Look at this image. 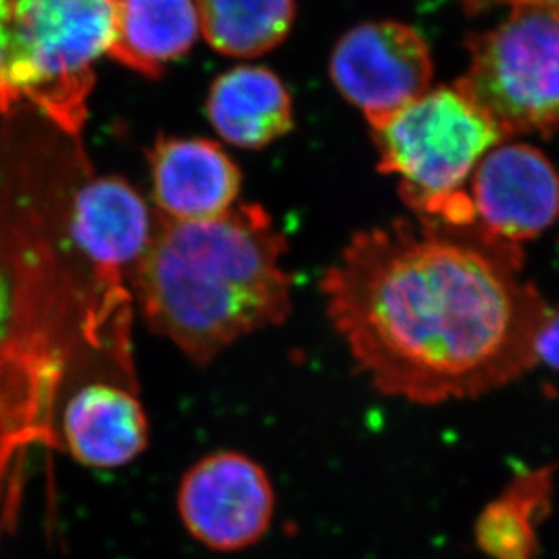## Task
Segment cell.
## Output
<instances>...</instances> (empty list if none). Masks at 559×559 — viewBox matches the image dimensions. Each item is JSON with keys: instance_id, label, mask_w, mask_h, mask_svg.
I'll list each match as a JSON object with an SVG mask.
<instances>
[{"instance_id": "obj_1", "label": "cell", "mask_w": 559, "mask_h": 559, "mask_svg": "<svg viewBox=\"0 0 559 559\" xmlns=\"http://www.w3.org/2000/svg\"><path fill=\"white\" fill-rule=\"evenodd\" d=\"M442 225V223H440ZM433 219L359 230L324 272L335 332L374 390L412 404L467 401L538 366L549 305L523 281L516 245Z\"/></svg>"}, {"instance_id": "obj_2", "label": "cell", "mask_w": 559, "mask_h": 559, "mask_svg": "<svg viewBox=\"0 0 559 559\" xmlns=\"http://www.w3.org/2000/svg\"><path fill=\"white\" fill-rule=\"evenodd\" d=\"M93 178L84 140L22 104L0 117V514L15 509L38 448H60L63 377L127 359L131 302L96 280L74 236Z\"/></svg>"}, {"instance_id": "obj_3", "label": "cell", "mask_w": 559, "mask_h": 559, "mask_svg": "<svg viewBox=\"0 0 559 559\" xmlns=\"http://www.w3.org/2000/svg\"><path fill=\"white\" fill-rule=\"evenodd\" d=\"M285 234L259 203L183 222L156 214L131 285L148 328L194 365H211L239 338L292 313Z\"/></svg>"}, {"instance_id": "obj_4", "label": "cell", "mask_w": 559, "mask_h": 559, "mask_svg": "<svg viewBox=\"0 0 559 559\" xmlns=\"http://www.w3.org/2000/svg\"><path fill=\"white\" fill-rule=\"evenodd\" d=\"M123 0H11L5 84L71 136L82 138L93 63L111 48Z\"/></svg>"}, {"instance_id": "obj_5", "label": "cell", "mask_w": 559, "mask_h": 559, "mask_svg": "<svg viewBox=\"0 0 559 559\" xmlns=\"http://www.w3.org/2000/svg\"><path fill=\"white\" fill-rule=\"evenodd\" d=\"M469 63L454 87L506 140L559 131V10L512 8L487 32L465 38Z\"/></svg>"}, {"instance_id": "obj_6", "label": "cell", "mask_w": 559, "mask_h": 559, "mask_svg": "<svg viewBox=\"0 0 559 559\" xmlns=\"http://www.w3.org/2000/svg\"><path fill=\"white\" fill-rule=\"evenodd\" d=\"M371 132L377 169L401 180L402 200L418 217L462 190L480 159L506 142L484 109L454 85L429 90Z\"/></svg>"}, {"instance_id": "obj_7", "label": "cell", "mask_w": 559, "mask_h": 559, "mask_svg": "<svg viewBox=\"0 0 559 559\" xmlns=\"http://www.w3.org/2000/svg\"><path fill=\"white\" fill-rule=\"evenodd\" d=\"M435 63L426 38L404 22L374 21L352 27L330 57V79L370 127L426 95Z\"/></svg>"}, {"instance_id": "obj_8", "label": "cell", "mask_w": 559, "mask_h": 559, "mask_svg": "<svg viewBox=\"0 0 559 559\" xmlns=\"http://www.w3.org/2000/svg\"><path fill=\"white\" fill-rule=\"evenodd\" d=\"M187 533L206 549L238 552L259 544L275 512L270 476L239 451H216L190 465L178 487Z\"/></svg>"}, {"instance_id": "obj_9", "label": "cell", "mask_w": 559, "mask_h": 559, "mask_svg": "<svg viewBox=\"0 0 559 559\" xmlns=\"http://www.w3.org/2000/svg\"><path fill=\"white\" fill-rule=\"evenodd\" d=\"M471 201L481 233L518 247L558 219L559 173L539 148L500 143L476 165Z\"/></svg>"}, {"instance_id": "obj_10", "label": "cell", "mask_w": 559, "mask_h": 559, "mask_svg": "<svg viewBox=\"0 0 559 559\" xmlns=\"http://www.w3.org/2000/svg\"><path fill=\"white\" fill-rule=\"evenodd\" d=\"M154 203L159 214L201 222L233 209L241 190V170L205 138L159 136L148 153Z\"/></svg>"}, {"instance_id": "obj_11", "label": "cell", "mask_w": 559, "mask_h": 559, "mask_svg": "<svg viewBox=\"0 0 559 559\" xmlns=\"http://www.w3.org/2000/svg\"><path fill=\"white\" fill-rule=\"evenodd\" d=\"M73 225L98 283L112 292H127L123 275L142 255L153 230L142 195L118 176H93L79 190Z\"/></svg>"}, {"instance_id": "obj_12", "label": "cell", "mask_w": 559, "mask_h": 559, "mask_svg": "<svg viewBox=\"0 0 559 559\" xmlns=\"http://www.w3.org/2000/svg\"><path fill=\"white\" fill-rule=\"evenodd\" d=\"M79 464L115 469L131 464L148 443V420L134 393L93 382L69 399L60 420V440Z\"/></svg>"}, {"instance_id": "obj_13", "label": "cell", "mask_w": 559, "mask_h": 559, "mask_svg": "<svg viewBox=\"0 0 559 559\" xmlns=\"http://www.w3.org/2000/svg\"><path fill=\"white\" fill-rule=\"evenodd\" d=\"M206 117L225 142L255 151L294 129V100L272 69L238 66L214 80Z\"/></svg>"}, {"instance_id": "obj_14", "label": "cell", "mask_w": 559, "mask_h": 559, "mask_svg": "<svg viewBox=\"0 0 559 559\" xmlns=\"http://www.w3.org/2000/svg\"><path fill=\"white\" fill-rule=\"evenodd\" d=\"M198 32L200 21L192 0H123L107 55L156 79L194 46Z\"/></svg>"}, {"instance_id": "obj_15", "label": "cell", "mask_w": 559, "mask_h": 559, "mask_svg": "<svg viewBox=\"0 0 559 559\" xmlns=\"http://www.w3.org/2000/svg\"><path fill=\"white\" fill-rule=\"evenodd\" d=\"M556 465L523 471L475 523L476 547L487 559L539 558V525L555 495Z\"/></svg>"}, {"instance_id": "obj_16", "label": "cell", "mask_w": 559, "mask_h": 559, "mask_svg": "<svg viewBox=\"0 0 559 559\" xmlns=\"http://www.w3.org/2000/svg\"><path fill=\"white\" fill-rule=\"evenodd\" d=\"M200 29L217 53L253 59L285 43L296 0H195Z\"/></svg>"}, {"instance_id": "obj_17", "label": "cell", "mask_w": 559, "mask_h": 559, "mask_svg": "<svg viewBox=\"0 0 559 559\" xmlns=\"http://www.w3.org/2000/svg\"><path fill=\"white\" fill-rule=\"evenodd\" d=\"M11 0H0V117L10 115L13 109L22 106V102L13 95L5 84L4 66L8 44H10Z\"/></svg>"}, {"instance_id": "obj_18", "label": "cell", "mask_w": 559, "mask_h": 559, "mask_svg": "<svg viewBox=\"0 0 559 559\" xmlns=\"http://www.w3.org/2000/svg\"><path fill=\"white\" fill-rule=\"evenodd\" d=\"M536 352H538V365L545 362L550 368L559 370V308L550 310L549 319L539 332Z\"/></svg>"}, {"instance_id": "obj_19", "label": "cell", "mask_w": 559, "mask_h": 559, "mask_svg": "<svg viewBox=\"0 0 559 559\" xmlns=\"http://www.w3.org/2000/svg\"><path fill=\"white\" fill-rule=\"evenodd\" d=\"M467 16H480L498 8H555L559 10V0H460Z\"/></svg>"}]
</instances>
